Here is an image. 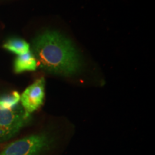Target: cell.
I'll return each mask as SVG.
<instances>
[{
	"instance_id": "1",
	"label": "cell",
	"mask_w": 155,
	"mask_h": 155,
	"mask_svg": "<svg viewBox=\"0 0 155 155\" xmlns=\"http://www.w3.org/2000/svg\"><path fill=\"white\" fill-rule=\"evenodd\" d=\"M33 55L41 68L62 75H71L81 67L80 56L68 39L55 31H45L33 40Z\"/></svg>"
},
{
	"instance_id": "2",
	"label": "cell",
	"mask_w": 155,
	"mask_h": 155,
	"mask_svg": "<svg viewBox=\"0 0 155 155\" xmlns=\"http://www.w3.org/2000/svg\"><path fill=\"white\" fill-rule=\"evenodd\" d=\"M57 144V139L48 131L32 134L7 145L0 155H45Z\"/></svg>"
},
{
	"instance_id": "3",
	"label": "cell",
	"mask_w": 155,
	"mask_h": 155,
	"mask_svg": "<svg viewBox=\"0 0 155 155\" xmlns=\"http://www.w3.org/2000/svg\"><path fill=\"white\" fill-rule=\"evenodd\" d=\"M30 119L22 105L12 108L0 106V143L15 137Z\"/></svg>"
},
{
	"instance_id": "4",
	"label": "cell",
	"mask_w": 155,
	"mask_h": 155,
	"mask_svg": "<svg viewBox=\"0 0 155 155\" xmlns=\"http://www.w3.org/2000/svg\"><path fill=\"white\" fill-rule=\"evenodd\" d=\"M44 78H40L28 87L20 96L21 105L27 114H30L42 106L45 98Z\"/></svg>"
},
{
	"instance_id": "5",
	"label": "cell",
	"mask_w": 155,
	"mask_h": 155,
	"mask_svg": "<svg viewBox=\"0 0 155 155\" xmlns=\"http://www.w3.org/2000/svg\"><path fill=\"white\" fill-rule=\"evenodd\" d=\"M38 68V62L32 53H28L18 55L15 59L14 64V70L15 73H20L24 71H33Z\"/></svg>"
},
{
	"instance_id": "6",
	"label": "cell",
	"mask_w": 155,
	"mask_h": 155,
	"mask_svg": "<svg viewBox=\"0 0 155 155\" xmlns=\"http://www.w3.org/2000/svg\"><path fill=\"white\" fill-rule=\"evenodd\" d=\"M4 48L12 52L17 55H21L30 51V45L25 40L19 38L9 40L3 45Z\"/></svg>"
},
{
	"instance_id": "7",
	"label": "cell",
	"mask_w": 155,
	"mask_h": 155,
	"mask_svg": "<svg viewBox=\"0 0 155 155\" xmlns=\"http://www.w3.org/2000/svg\"><path fill=\"white\" fill-rule=\"evenodd\" d=\"M20 101V95L16 91L0 97V106L5 108H12L17 106Z\"/></svg>"
}]
</instances>
